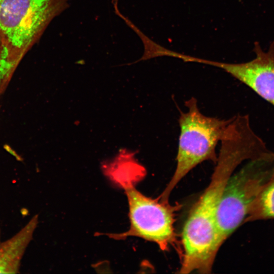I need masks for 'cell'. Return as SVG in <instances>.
Here are the masks:
<instances>
[{
	"mask_svg": "<svg viewBox=\"0 0 274 274\" xmlns=\"http://www.w3.org/2000/svg\"><path fill=\"white\" fill-rule=\"evenodd\" d=\"M109 176L121 186L127 196L129 207V229L122 233L109 234L114 239L135 236L156 244L162 251H167L177 243L174 227L176 213L180 204L173 206L152 199L138 190L134 184L145 176L144 171L134 165L127 173L125 168H116Z\"/></svg>",
	"mask_w": 274,
	"mask_h": 274,
	"instance_id": "7a4b0ae2",
	"label": "cell"
},
{
	"mask_svg": "<svg viewBox=\"0 0 274 274\" xmlns=\"http://www.w3.org/2000/svg\"><path fill=\"white\" fill-rule=\"evenodd\" d=\"M274 176V152L251 159L233 173L224 188L219 204L216 223L221 246L245 222L264 186Z\"/></svg>",
	"mask_w": 274,
	"mask_h": 274,
	"instance_id": "5b68a950",
	"label": "cell"
},
{
	"mask_svg": "<svg viewBox=\"0 0 274 274\" xmlns=\"http://www.w3.org/2000/svg\"><path fill=\"white\" fill-rule=\"evenodd\" d=\"M254 51L255 58L247 62L229 63L202 59L201 63L223 70L274 106V42L267 51L255 42Z\"/></svg>",
	"mask_w": 274,
	"mask_h": 274,
	"instance_id": "8992f818",
	"label": "cell"
},
{
	"mask_svg": "<svg viewBox=\"0 0 274 274\" xmlns=\"http://www.w3.org/2000/svg\"><path fill=\"white\" fill-rule=\"evenodd\" d=\"M186 112L179 118L180 133L177 155V165L172 178L158 197L162 202H169L170 195L177 185L194 167L202 162L215 163L218 157L216 148L224 137L231 118L228 120L207 116L198 108L197 100L186 101Z\"/></svg>",
	"mask_w": 274,
	"mask_h": 274,
	"instance_id": "3957f363",
	"label": "cell"
},
{
	"mask_svg": "<svg viewBox=\"0 0 274 274\" xmlns=\"http://www.w3.org/2000/svg\"><path fill=\"white\" fill-rule=\"evenodd\" d=\"M35 215L18 232L5 241L1 240L0 229V273L19 272L21 259L38 223Z\"/></svg>",
	"mask_w": 274,
	"mask_h": 274,
	"instance_id": "52a82bcc",
	"label": "cell"
},
{
	"mask_svg": "<svg viewBox=\"0 0 274 274\" xmlns=\"http://www.w3.org/2000/svg\"><path fill=\"white\" fill-rule=\"evenodd\" d=\"M52 0H0V84L5 85L50 16Z\"/></svg>",
	"mask_w": 274,
	"mask_h": 274,
	"instance_id": "277c9868",
	"label": "cell"
},
{
	"mask_svg": "<svg viewBox=\"0 0 274 274\" xmlns=\"http://www.w3.org/2000/svg\"><path fill=\"white\" fill-rule=\"evenodd\" d=\"M221 141V148L211 181L193 205L182 232L183 253L179 273H210L220 247L216 216L226 183L245 160L256 158V143L240 133L230 134Z\"/></svg>",
	"mask_w": 274,
	"mask_h": 274,
	"instance_id": "6da1fadb",
	"label": "cell"
},
{
	"mask_svg": "<svg viewBox=\"0 0 274 274\" xmlns=\"http://www.w3.org/2000/svg\"><path fill=\"white\" fill-rule=\"evenodd\" d=\"M0 50H1V43H0Z\"/></svg>",
	"mask_w": 274,
	"mask_h": 274,
	"instance_id": "9c48e42d",
	"label": "cell"
},
{
	"mask_svg": "<svg viewBox=\"0 0 274 274\" xmlns=\"http://www.w3.org/2000/svg\"><path fill=\"white\" fill-rule=\"evenodd\" d=\"M269 219H274V176L256 198L245 223Z\"/></svg>",
	"mask_w": 274,
	"mask_h": 274,
	"instance_id": "ba28073f",
	"label": "cell"
}]
</instances>
